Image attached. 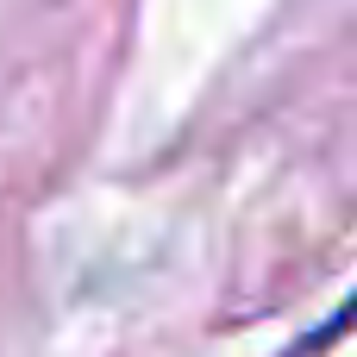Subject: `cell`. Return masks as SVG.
<instances>
[{
	"instance_id": "1",
	"label": "cell",
	"mask_w": 357,
	"mask_h": 357,
	"mask_svg": "<svg viewBox=\"0 0 357 357\" xmlns=\"http://www.w3.org/2000/svg\"><path fill=\"white\" fill-rule=\"evenodd\" d=\"M351 320H357V301H351V307H345V314H339V320H333V333H345Z\"/></svg>"
}]
</instances>
